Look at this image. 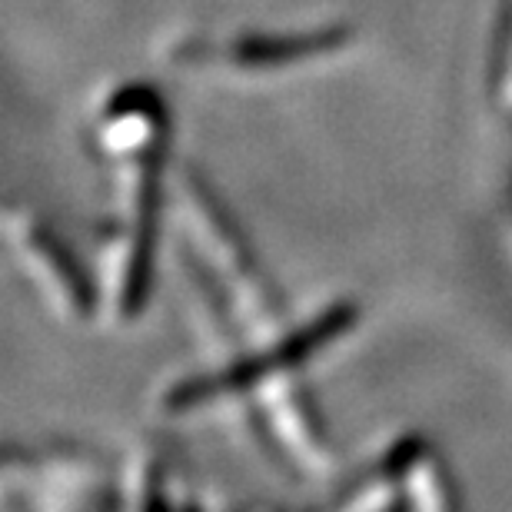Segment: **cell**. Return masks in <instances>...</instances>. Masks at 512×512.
Listing matches in <instances>:
<instances>
[{"mask_svg":"<svg viewBox=\"0 0 512 512\" xmlns=\"http://www.w3.org/2000/svg\"><path fill=\"white\" fill-rule=\"evenodd\" d=\"M167 213L193 280L200 283L207 303L223 323V333L237 346L233 356L260 353L283 343L296 323L286 320L280 296L263 276L256 256L200 177H193L190 170L170 173Z\"/></svg>","mask_w":512,"mask_h":512,"instance_id":"6da1fadb","label":"cell"},{"mask_svg":"<svg viewBox=\"0 0 512 512\" xmlns=\"http://www.w3.org/2000/svg\"><path fill=\"white\" fill-rule=\"evenodd\" d=\"M247 413L263 446L303 483H323L333 473V446L300 383V366L260 376L247 393Z\"/></svg>","mask_w":512,"mask_h":512,"instance_id":"7a4b0ae2","label":"cell"},{"mask_svg":"<svg viewBox=\"0 0 512 512\" xmlns=\"http://www.w3.org/2000/svg\"><path fill=\"white\" fill-rule=\"evenodd\" d=\"M4 509H104L117 506V476L104 459L80 446H54L47 453H4L0 466Z\"/></svg>","mask_w":512,"mask_h":512,"instance_id":"3957f363","label":"cell"},{"mask_svg":"<svg viewBox=\"0 0 512 512\" xmlns=\"http://www.w3.org/2000/svg\"><path fill=\"white\" fill-rule=\"evenodd\" d=\"M4 243L10 260L17 263V270L24 273L30 290L40 296L50 316H57L67 326L100 320L94 280L84 276L70 250L44 227V220L34 210L20 207V203H7Z\"/></svg>","mask_w":512,"mask_h":512,"instance_id":"277c9868","label":"cell"},{"mask_svg":"<svg viewBox=\"0 0 512 512\" xmlns=\"http://www.w3.org/2000/svg\"><path fill=\"white\" fill-rule=\"evenodd\" d=\"M160 207H114L97 240V306L100 320L130 323L147 306L153 243Z\"/></svg>","mask_w":512,"mask_h":512,"instance_id":"5b68a950","label":"cell"},{"mask_svg":"<svg viewBox=\"0 0 512 512\" xmlns=\"http://www.w3.org/2000/svg\"><path fill=\"white\" fill-rule=\"evenodd\" d=\"M353 34L346 27L300 30V34H240L230 40H183L173 60L183 67H217L233 74H280V70L320 64L350 50Z\"/></svg>","mask_w":512,"mask_h":512,"instance_id":"8992f818","label":"cell"},{"mask_svg":"<svg viewBox=\"0 0 512 512\" xmlns=\"http://www.w3.org/2000/svg\"><path fill=\"white\" fill-rule=\"evenodd\" d=\"M90 147L97 163L163 160L167 150V110L147 84H124L97 107L90 124Z\"/></svg>","mask_w":512,"mask_h":512,"instance_id":"52a82bcc","label":"cell"},{"mask_svg":"<svg viewBox=\"0 0 512 512\" xmlns=\"http://www.w3.org/2000/svg\"><path fill=\"white\" fill-rule=\"evenodd\" d=\"M117 506L124 509H170L200 506L190 496V479L160 443H143L124 459L117 473Z\"/></svg>","mask_w":512,"mask_h":512,"instance_id":"ba28073f","label":"cell"},{"mask_svg":"<svg viewBox=\"0 0 512 512\" xmlns=\"http://www.w3.org/2000/svg\"><path fill=\"white\" fill-rule=\"evenodd\" d=\"M383 463L393 469L399 493H403V509L436 512L453 509L456 493L443 459L426 439L419 436H399L383 449Z\"/></svg>","mask_w":512,"mask_h":512,"instance_id":"9c48e42d","label":"cell"}]
</instances>
